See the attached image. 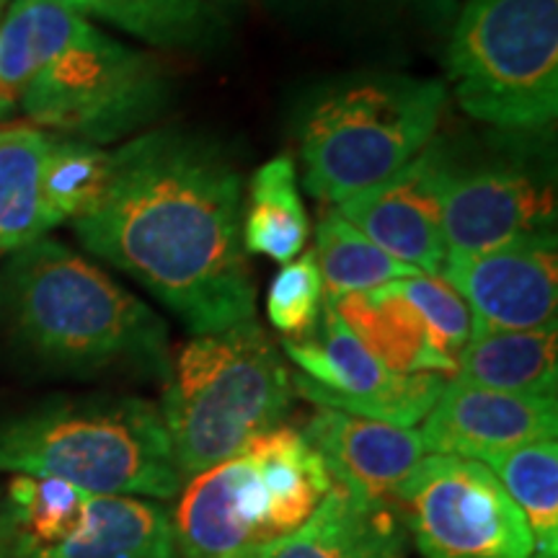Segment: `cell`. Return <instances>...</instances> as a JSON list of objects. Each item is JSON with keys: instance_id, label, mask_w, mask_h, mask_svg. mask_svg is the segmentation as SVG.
Segmentation results:
<instances>
[{"instance_id": "obj_1", "label": "cell", "mask_w": 558, "mask_h": 558, "mask_svg": "<svg viewBox=\"0 0 558 558\" xmlns=\"http://www.w3.org/2000/svg\"><path fill=\"white\" fill-rule=\"evenodd\" d=\"M241 218L243 177L230 156L197 132L166 128L114 150L107 192L73 228L202 337L254 320Z\"/></svg>"}, {"instance_id": "obj_2", "label": "cell", "mask_w": 558, "mask_h": 558, "mask_svg": "<svg viewBox=\"0 0 558 558\" xmlns=\"http://www.w3.org/2000/svg\"><path fill=\"white\" fill-rule=\"evenodd\" d=\"M0 96L39 130L104 145L156 120L169 78L60 0H13L0 26Z\"/></svg>"}, {"instance_id": "obj_3", "label": "cell", "mask_w": 558, "mask_h": 558, "mask_svg": "<svg viewBox=\"0 0 558 558\" xmlns=\"http://www.w3.org/2000/svg\"><path fill=\"white\" fill-rule=\"evenodd\" d=\"M0 331L34 360L68 373H171L163 318L107 271L50 239L11 251L0 269Z\"/></svg>"}, {"instance_id": "obj_4", "label": "cell", "mask_w": 558, "mask_h": 558, "mask_svg": "<svg viewBox=\"0 0 558 558\" xmlns=\"http://www.w3.org/2000/svg\"><path fill=\"white\" fill-rule=\"evenodd\" d=\"M331 488V473L303 432L279 424L184 481L171 514L177 556L277 558Z\"/></svg>"}, {"instance_id": "obj_5", "label": "cell", "mask_w": 558, "mask_h": 558, "mask_svg": "<svg viewBox=\"0 0 558 558\" xmlns=\"http://www.w3.org/2000/svg\"><path fill=\"white\" fill-rule=\"evenodd\" d=\"M0 471L153 501L184 486L160 409L135 396L54 401L5 418Z\"/></svg>"}, {"instance_id": "obj_6", "label": "cell", "mask_w": 558, "mask_h": 558, "mask_svg": "<svg viewBox=\"0 0 558 558\" xmlns=\"http://www.w3.org/2000/svg\"><path fill=\"white\" fill-rule=\"evenodd\" d=\"M295 386L282 354L256 320L202 333L166 378L160 416L181 478L239 456L290 414Z\"/></svg>"}, {"instance_id": "obj_7", "label": "cell", "mask_w": 558, "mask_h": 558, "mask_svg": "<svg viewBox=\"0 0 558 558\" xmlns=\"http://www.w3.org/2000/svg\"><path fill=\"white\" fill-rule=\"evenodd\" d=\"M445 104L442 81L401 73L357 75L326 86L300 120L305 190L341 205L383 184L437 137Z\"/></svg>"}, {"instance_id": "obj_8", "label": "cell", "mask_w": 558, "mask_h": 558, "mask_svg": "<svg viewBox=\"0 0 558 558\" xmlns=\"http://www.w3.org/2000/svg\"><path fill=\"white\" fill-rule=\"evenodd\" d=\"M445 60L473 120L507 132L548 128L558 111V0H465Z\"/></svg>"}, {"instance_id": "obj_9", "label": "cell", "mask_w": 558, "mask_h": 558, "mask_svg": "<svg viewBox=\"0 0 558 558\" xmlns=\"http://www.w3.org/2000/svg\"><path fill=\"white\" fill-rule=\"evenodd\" d=\"M0 518L11 558H179L169 509L153 499L13 476Z\"/></svg>"}, {"instance_id": "obj_10", "label": "cell", "mask_w": 558, "mask_h": 558, "mask_svg": "<svg viewBox=\"0 0 558 558\" xmlns=\"http://www.w3.org/2000/svg\"><path fill=\"white\" fill-rule=\"evenodd\" d=\"M396 507L424 558H530L518 505L484 463L429 452Z\"/></svg>"}, {"instance_id": "obj_11", "label": "cell", "mask_w": 558, "mask_h": 558, "mask_svg": "<svg viewBox=\"0 0 558 558\" xmlns=\"http://www.w3.org/2000/svg\"><path fill=\"white\" fill-rule=\"evenodd\" d=\"M284 354L303 369L292 378L295 393L324 409L416 427L442 393L448 378L437 373H390L324 300V311L311 337L288 341Z\"/></svg>"}, {"instance_id": "obj_12", "label": "cell", "mask_w": 558, "mask_h": 558, "mask_svg": "<svg viewBox=\"0 0 558 558\" xmlns=\"http://www.w3.org/2000/svg\"><path fill=\"white\" fill-rule=\"evenodd\" d=\"M448 259L486 254L556 230V181L548 156L509 150L452 163L442 213Z\"/></svg>"}, {"instance_id": "obj_13", "label": "cell", "mask_w": 558, "mask_h": 558, "mask_svg": "<svg viewBox=\"0 0 558 558\" xmlns=\"http://www.w3.org/2000/svg\"><path fill=\"white\" fill-rule=\"evenodd\" d=\"M452 163L456 158L435 137L399 173L344 199L337 209L396 262L442 277L448 262L442 213Z\"/></svg>"}, {"instance_id": "obj_14", "label": "cell", "mask_w": 558, "mask_h": 558, "mask_svg": "<svg viewBox=\"0 0 558 558\" xmlns=\"http://www.w3.org/2000/svg\"><path fill=\"white\" fill-rule=\"evenodd\" d=\"M442 279L469 305L471 337L484 331H530L556 326V230L527 235L486 254L448 259Z\"/></svg>"}, {"instance_id": "obj_15", "label": "cell", "mask_w": 558, "mask_h": 558, "mask_svg": "<svg viewBox=\"0 0 558 558\" xmlns=\"http://www.w3.org/2000/svg\"><path fill=\"white\" fill-rule=\"evenodd\" d=\"M418 432L435 456L484 463L499 452L556 439L558 403L556 396L507 393L448 378Z\"/></svg>"}, {"instance_id": "obj_16", "label": "cell", "mask_w": 558, "mask_h": 558, "mask_svg": "<svg viewBox=\"0 0 558 558\" xmlns=\"http://www.w3.org/2000/svg\"><path fill=\"white\" fill-rule=\"evenodd\" d=\"M303 435L324 458L333 484L375 505L396 507L403 486L429 456L422 432L414 427H393L324 407L313 411Z\"/></svg>"}, {"instance_id": "obj_17", "label": "cell", "mask_w": 558, "mask_h": 558, "mask_svg": "<svg viewBox=\"0 0 558 558\" xmlns=\"http://www.w3.org/2000/svg\"><path fill=\"white\" fill-rule=\"evenodd\" d=\"M341 320L390 373L456 375V360L437 344L422 316L390 284L326 295Z\"/></svg>"}, {"instance_id": "obj_18", "label": "cell", "mask_w": 558, "mask_h": 558, "mask_svg": "<svg viewBox=\"0 0 558 558\" xmlns=\"http://www.w3.org/2000/svg\"><path fill=\"white\" fill-rule=\"evenodd\" d=\"M396 509L354 497L333 484L329 497L277 558H407L409 533Z\"/></svg>"}, {"instance_id": "obj_19", "label": "cell", "mask_w": 558, "mask_h": 558, "mask_svg": "<svg viewBox=\"0 0 558 558\" xmlns=\"http://www.w3.org/2000/svg\"><path fill=\"white\" fill-rule=\"evenodd\" d=\"M452 378L507 393L556 396L558 329L473 333L460 349Z\"/></svg>"}, {"instance_id": "obj_20", "label": "cell", "mask_w": 558, "mask_h": 558, "mask_svg": "<svg viewBox=\"0 0 558 558\" xmlns=\"http://www.w3.org/2000/svg\"><path fill=\"white\" fill-rule=\"evenodd\" d=\"M298 24L349 37H409L452 29L456 0H269Z\"/></svg>"}, {"instance_id": "obj_21", "label": "cell", "mask_w": 558, "mask_h": 558, "mask_svg": "<svg viewBox=\"0 0 558 558\" xmlns=\"http://www.w3.org/2000/svg\"><path fill=\"white\" fill-rule=\"evenodd\" d=\"M50 137L32 124L0 130V251L29 246L54 228L41 186Z\"/></svg>"}, {"instance_id": "obj_22", "label": "cell", "mask_w": 558, "mask_h": 558, "mask_svg": "<svg viewBox=\"0 0 558 558\" xmlns=\"http://www.w3.org/2000/svg\"><path fill=\"white\" fill-rule=\"evenodd\" d=\"M81 16H94L145 45L166 50H202L222 32L213 0H60Z\"/></svg>"}, {"instance_id": "obj_23", "label": "cell", "mask_w": 558, "mask_h": 558, "mask_svg": "<svg viewBox=\"0 0 558 558\" xmlns=\"http://www.w3.org/2000/svg\"><path fill=\"white\" fill-rule=\"evenodd\" d=\"M308 230L295 160L290 156L267 160L251 179L248 209L241 220L243 251L290 264L308 241Z\"/></svg>"}, {"instance_id": "obj_24", "label": "cell", "mask_w": 558, "mask_h": 558, "mask_svg": "<svg viewBox=\"0 0 558 558\" xmlns=\"http://www.w3.org/2000/svg\"><path fill=\"white\" fill-rule=\"evenodd\" d=\"M484 465L518 505L530 533V558H558V445L556 439L499 452Z\"/></svg>"}, {"instance_id": "obj_25", "label": "cell", "mask_w": 558, "mask_h": 558, "mask_svg": "<svg viewBox=\"0 0 558 558\" xmlns=\"http://www.w3.org/2000/svg\"><path fill=\"white\" fill-rule=\"evenodd\" d=\"M318 271L324 277L326 295H347V292L375 290L383 284L422 275L409 264L396 262L386 251L375 246L365 233L349 222L337 207L326 209L316 230Z\"/></svg>"}, {"instance_id": "obj_26", "label": "cell", "mask_w": 558, "mask_h": 558, "mask_svg": "<svg viewBox=\"0 0 558 558\" xmlns=\"http://www.w3.org/2000/svg\"><path fill=\"white\" fill-rule=\"evenodd\" d=\"M111 171H114V150L52 135L41 186L54 226L86 215L107 192Z\"/></svg>"}, {"instance_id": "obj_27", "label": "cell", "mask_w": 558, "mask_h": 558, "mask_svg": "<svg viewBox=\"0 0 558 558\" xmlns=\"http://www.w3.org/2000/svg\"><path fill=\"white\" fill-rule=\"evenodd\" d=\"M326 288L316 256L308 251L298 262L284 264L269 288L267 313L271 326L288 341L311 337L324 311Z\"/></svg>"}, {"instance_id": "obj_28", "label": "cell", "mask_w": 558, "mask_h": 558, "mask_svg": "<svg viewBox=\"0 0 558 558\" xmlns=\"http://www.w3.org/2000/svg\"><path fill=\"white\" fill-rule=\"evenodd\" d=\"M399 295L422 316L432 337L437 339V344L450 354L452 360H458L460 349L469 344L473 320L471 311L465 305V300L458 295L452 284L445 282L442 277H429V275H414L407 279H396L390 282Z\"/></svg>"}, {"instance_id": "obj_29", "label": "cell", "mask_w": 558, "mask_h": 558, "mask_svg": "<svg viewBox=\"0 0 558 558\" xmlns=\"http://www.w3.org/2000/svg\"><path fill=\"white\" fill-rule=\"evenodd\" d=\"M0 558H11L9 541H5V530H3V518H0Z\"/></svg>"}]
</instances>
